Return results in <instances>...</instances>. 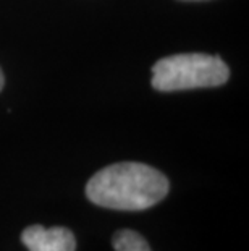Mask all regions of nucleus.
Returning a JSON list of instances; mask_svg holds the SVG:
<instances>
[{"mask_svg":"<svg viewBox=\"0 0 249 251\" xmlns=\"http://www.w3.org/2000/svg\"><path fill=\"white\" fill-rule=\"evenodd\" d=\"M170 183L160 170L141 162H118L100 169L86 185L88 200L115 211H144L168 195Z\"/></svg>","mask_w":249,"mask_h":251,"instance_id":"1","label":"nucleus"},{"mask_svg":"<svg viewBox=\"0 0 249 251\" xmlns=\"http://www.w3.org/2000/svg\"><path fill=\"white\" fill-rule=\"evenodd\" d=\"M230 70L219 55L175 54L163 57L152 67L151 84L160 93L215 88L228 81Z\"/></svg>","mask_w":249,"mask_h":251,"instance_id":"2","label":"nucleus"},{"mask_svg":"<svg viewBox=\"0 0 249 251\" xmlns=\"http://www.w3.org/2000/svg\"><path fill=\"white\" fill-rule=\"evenodd\" d=\"M21 242L28 251H76V238L70 228L29 226L21 232Z\"/></svg>","mask_w":249,"mask_h":251,"instance_id":"3","label":"nucleus"},{"mask_svg":"<svg viewBox=\"0 0 249 251\" xmlns=\"http://www.w3.org/2000/svg\"><path fill=\"white\" fill-rule=\"evenodd\" d=\"M115 251H152L146 238L135 230H118L112 237Z\"/></svg>","mask_w":249,"mask_h":251,"instance_id":"4","label":"nucleus"},{"mask_svg":"<svg viewBox=\"0 0 249 251\" xmlns=\"http://www.w3.org/2000/svg\"><path fill=\"white\" fill-rule=\"evenodd\" d=\"M3 83H5V78H3L2 70H0V91H2V88H3Z\"/></svg>","mask_w":249,"mask_h":251,"instance_id":"5","label":"nucleus"}]
</instances>
